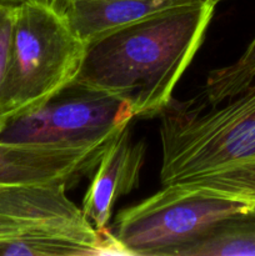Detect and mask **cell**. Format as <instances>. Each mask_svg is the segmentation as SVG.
<instances>
[{
    "instance_id": "277c9868",
    "label": "cell",
    "mask_w": 255,
    "mask_h": 256,
    "mask_svg": "<svg viewBox=\"0 0 255 256\" xmlns=\"http://www.w3.org/2000/svg\"><path fill=\"white\" fill-rule=\"evenodd\" d=\"M252 210L248 202L215 190L174 182L122 210L114 235L126 255L168 256L225 218Z\"/></svg>"
},
{
    "instance_id": "4fadbf2b",
    "label": "cell",
    "mask_w": 255,
    "mask_h": 256,
    "mask_svg": "<svg viewBox=\"0 0 255 256\" xmlns=\"http://www.w3.org/2000/svg\"><path fill=\"white\" fill-rule=\"evenodd\" d=\"M26 2H42V4H52V0H0V8H18Z\"/></svg>"
},
{
    "instance_id": "30bf717a",
    "label": "cell",
    "mask_w": 255,
    "mask_h": 256,
    "mask_svg": "<svg viewBox=\"0 0 255 256\" xmlns=\"http://www.w3.org/2000/svg\"><path fill=\"white\" fill-rule=\"evenodd\" d=\"M90 256L102 255L92 245L58 234H26L0 239V256Z\"/></svg>"
},
{
    "instance_id": "9c48e42d",
    "label": "cell",
    "mask_w": 255,
    "mask_h": 256,
    "mask_svg": "<svg viewBox=\"0 0 255 256\" xmlns=\"http://www.w3.org/2000/svg\"><path fill=\"white\" fill-rule=\"evenodd\" d=\"M168 256H255V210L225 218Z\"/></svg>"
},
{
    "instance_id": "6da1fadb",
    "label": "cell",
    "mask_w": 255,
    "mask_h": 256,
    "mask_svg": "<svg viewBox=\"0 0 255 256\" xmlns=\"http://www.w3.org/2000/svg\"><path fill=\"white\" fill-rule=\"evenodd\" d=\"M215 6L214 0H198L86 42L72 82L129 102L134 118L159 115L199 50Z\"/></svg>"
},
{
    "instance_id": "3957f363",
    "label": "cell",
    "mask_w": 255,
    "mask_h": 256,
    "mask_svg": "<svg viewBox=\"0 0 255 256\" xmlns=\"http://www.w3.org/2000/svg\"><path fill=\"white\" fill-rule=\"evenodd\" d=\"M84 52V42L52 5L26 2L15 8L0 88V120L38 109L72 84Z\"/></svg>"
},
{
    "instance_id": "8992f818",
    "label": "cell",
    "mask_w": 255,
    "mask_h": 256,
    "mask_svg": "<svg viewBox=\"0 0 255 256\" xmlns=\"http://www.w3.org/2000/svg\"><path fill=\"white\" fill-rule=\"evenodd\" d=\"M114 139L84 148L0 142V186L68 184L98 166L100 158Z\"/></svg>"
},
{
    "instance_id": "52a82bcc",
    "label": "cell",
    "mask_w": 255,
    "mask_h": 256,
    "mask_svg": "<svg viewBox=\"0 0 255 256\" xmlns=\"http://www.w3.org/2000/svg\"><path fill=\"white\" fill-rule=\"evenodd\" d=\"M145 152L144 142H134L128 125L100 158L82 208L98 232L106 229L115 202L139 185Z\"/></svg>"
},
{
    "instance_id": "ba28073f",
    "label": "cell",
    "mask_w": 255,
    "mask_h": 256,
    "mask_svg": "<svg viewBox=\"0 0 255 256\" xmlns=\"http://www.w3.org/2000/svg\"><path fill=\"white\" fill-rule=\"evenodd\" d=\"M198 0H52L72 34L84 44L158 12Z\"/></svg>"
},
{
    "instance_id": "5b68a950",
    "label": "cell",
    "mask_w": 255,
    "mask_h": 256,
    "mask_svg": "<svg viewBox=\"0 0 255 256\" xmlns=\"http://www.w3.org/2000/svg\"><path fill=\"white\" fill-rule=\"evenodd\" d=\"M132 118L129 102L72 82L38 109L0 120V142L94 146L114 139Z\"/></svg>"
},
{
    "instance_id": "5bb4252c",
    "label": "cell",
    "mask_w": 255,
    "mask_h": 256,
    "mask_svg": "<svg viewBox=\"0 0 255 256\" xmlns=\"http://www.w3.org/2000/svg\"><path fill=\"white\" fill-rule=\"evenodd\" d=\"M214 2H216V4H218V2H222V0H214Z\"/></svg>"
},
{
    "instance_id": "7a4b0ae2",
    "label": "cell",
    "mask_w": 255,
    "mask_h": 256,
    "mask_svg": "<svg viewBox=\"0 0 255 256\" xmlns=\"http://www.w3.org/2000/svg\"><path fill=\"white\" fill-rule=\"evenodd\" d=\"M222 106L169 102L160 115L162 185L184 182L255 209V82Z\"/></svg>"
},
{
    "instance_id": "8fae6325",
    "label": "cell",
    "mask_w": 255,
    "mask_h": 256,
    "mask_svg": "<svg viewBox=\"0 0 255 256\" xmlns=\"http://www.w3.org/2000/svg\"><path fill=\"white\" fill-rule=\"evenodd\" d=\"M254 82L255 38L236 62L209 72L204 86V99L209 105L222 104Z\"/></svg>"
},
{
    "instance_id": "7c38bea8",
    "label": "cell",
    "mask_w": 255,
    "mask_h": 256,
    "mask_svg": "<svg viewBox=\"0 0 255 256\" xmlns=\"http://www.w3.org/2000/svg\"><path fill=\"white\" fill-rule=\"evenodd\" d=\"M15 8H0V88L6 72Z\"/></svg>"
}]
</instances>
